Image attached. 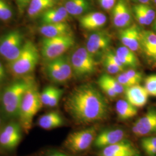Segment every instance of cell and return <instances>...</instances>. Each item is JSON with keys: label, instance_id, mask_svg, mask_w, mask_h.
<instances>
[{"label": "cell", "instance_id": "cell-22", "mask_svg": "<svg viewBox=\"0 0 156 156\" xmlns=\"http://www.w3.org/2000/svg\"><path fill=\"white\" fill-rule=\"evenodd\" d=\"M55 0H31L27 8L28 16L31 18L41 15L44 12L55 7Z\"/></svg>", "mask_w": 156, "mask_h": 156}, {"label": "cell", "instance_id": "cell-34", "mask_svg": "<svg viewBox=\"0 0 156 156\" xmlns=\"http://www.w3.org/2000/svg\"><path fill=\"white\" fill-rule=\"evenodd\" d=\"M98 83L101 90L110 98H115L118 94L114 91V90L106 83V82L100 77L98 80Z\"/></svg>", "mask_w": 156, "mask_h": 156}, {"label": "cell", "instance_id": "cell-43", "mask_svg": "<svg viewBox=\"0 0 156 156\" xmlns=\"http://www.w3.org/2000/svg\"><path fill=\"white\" fill-rule=\"evenodd\" d=\"M6 73L4 67L3 66L2 64L0 62V77L2 79H4L5 78Z\"/></svg>", "mask_w": 156, "mask_h": 156}, {"label": "cell", "instance_id": "cell-16", "mask_svg": "<svg viewBox=\"0 0 156 156\" xmlns=\"http://www.w3.org/2000/svg\"><path fill=\"white\" fill-rule=\"evenodd\" d=\"M134 124L138 128V136L156 134V109H151Z\"/></svg>", "mask_w": 156, "mask_h": 156}, {"label": "cell", "instance_id": "cell-35", "mask_svg": "<svg viewBox=\"0 0 156 156\" xmlns=\"http://www.w3.org/2000/svg\"><path fill=\"white\" fill-rule=\"evenodd\" d=\"M133 12L135 19L138 23L142 26H147L146 19L144 15V13L140 8V4L133 6Z\"/></svg>", "mask_w": 156, "mask_h": 156}, {"label": "cell", "instance_id": "cell-21", "mask_svg": "<svg viewBox=\"0 0 156 156\" xmlns=\"http://www.w3.org/2000/svg\"><path fill=\"white\" fill-rule=\"evenodd\" d=\"M37 124L41 128L50 130L62 127L64 125V122L62 115L58 112L51 111L39 117Z\"/></svg>", "mask_w": 156, "mask_h": 156}, {"label": "cell", "instance_id": "cell-4", "mask_svg": "<svg viewBox=\"0 0 156 156\" xmlns=\"http://www.w3.org/2000/svg\"><path fill=\"white\" fill-rule=\"evenodd\" d=\"M39 60V51L31 41L24 42L22 51L16 58L9 62V67L13 75L24 76L28 75L37 66Z\"/></svg>", "mask_w": 156, "mask_h": 156}, {"label": "cell", "instance_id": "cell-7", "mask_svg": "<svg viewBox=\"0 0 156 156\" xmlns=\"http://www.w3.org/2000/svg\"><path fill=\"white\" fill-rule=\"evenodd\" d=\"M73 73L79 78L88 76L96 71L97 63L94 56L86 48H79L70 57Z\"/></svg>", "mask_w": 156, "mask_h": 156}, {"label": "cell", "instance_id": "cell-38", "mask_svg": "<svg viewBox=\"0 0 156 156\" xmlns=\"http://www.w3.org/2000/svg\"><path fill=\"white\" fill-rule=\"evenodd\" d=\"M116 79L119 82V83L121 84L123 87H124L126 89L131 86L136 85L134 82L128 76H127L124 73H122L118 75Z\"/></svg>", "mask_w": 156, "mask_h": 156}, {"label": "cell", "instance_id": "cell-25", "mask_svg": "<svg viewBox=\"0 0 156 156\" xmlns=\"http://www.w3.org/2000/svg\"><path fill=\"white\" fill-rule=\"evenodd\" d=\"M117 116L121 120H126L136 116L138 113L137 108L130 104L128 101L120 100L116 104Z\"/></svg>", "mask_w": 156, "mask_h": 156}, {"label": "cell", "instance_id": "cell-1", "mask_svg": "<svg viewBox=\"0 0 156 156\" xmlns=\"http://www.w3.org/2000/svg\"><path fill=\"white\" fill-rule=\"evenodd\" d=\"M67 111L75 122L89 124L101 121L108 113L105 97L94 86L83 84L75 88L66 102Z\"/></svg>", "mask_w": 156, "mask_h": 156}, {"label": "cell", "instance_id": "cell-39", "mask_svg": "<svg viewBox=\"0 0 156 156\" xmlns=\"http://www.w3.org/2000/svg\"><path fill=\"white\" fill-rule=\"evenodd\" d=\"M100 5L104 9L109 11L112 9L116 3V0H99Z\"/></svg>", "mask_w": 156, "mask_h": 156}, {"label": "cell", "instance_id": "cell-33", "mask_svg": "<svg viewBox=\"0 0 156 156\" xmlns=\"http://www.w3.org/2000/svg\"><path fill=\"white\" fill-rule=\"evenodd\" d=\"M55 88V87L51 86H47L42 90V93H40L41 100L44 105L48 106L51 97L53 94Z\"/></svg>", "mask_w": 156, "mask_h": 156}, {"label": "cell", "instance_id": "cell-27", "mask_svg": "<svg viewBox=\"0 0 156 156\" xmlns=\"http://www.w3.org/2000/svg\"><path fill=\"white\" fill-rule=\"evenodd\" d=\"M141 145L148 156H156V136H149L143 138L141 140Z\"/></svg>", "mask_w": 156, "mask_h": 156}, {"label": "cell", "instance_id": "cell-20", "mask_svg": "<svg viewBox=\"0 0 156 156\" xmlns=\"http://www.w3.org/2000/svg\"><path fill=\"white\" fill-rule=\"evenodd\" d=\"M69 14L65 7H53L41 15V20L43 24L66 22Z\"/></svg>", "mask_w": 156, "mask_h": 156}, {"label": "cell", "instance_id": "cell-37", "mask_svg": "<svg viewBox=\"0 0 156 156\" xmlns=\"http://www.w3.org/2000/svg\"><path fill=\"white\" fill-rule=\"evenodd\" d=\"M62 93H63L62 90L56 87L54 92H53V94L51 97L48 106L53 108V107H55L57 106L62 98Z\"/></svg>", "mask_w": 156, "mask_h": 156}, {"label": "cell", "instance_id": "cell-9", "mask_svg": "<svg viewBox=\"0 0 156 156\" xmlns=\"http://www.w3.org/2000/svg\"><path fill=\"white\" fill-rule=\"evenodd\" d=\"M96 135L97 131L94 127L73 132L67 136L65 146L75 153L83 151L94 142Z\"/></svg>", "mask_w": 156, "mask_h": 156}, {"label": "cell", "instance_id": "cell-44", "mask_svg": "<svg viewBox=\"0 0 156 156\" xmlns=\"http://www.w3.org/2000/svg\"><path fill=\"white\" fill-rule=\"evenodd\" d=\"M132 131H133V133H134L135 135L138 136V128L136 127V125H135L134 123V124H133V127H132Z\"/></svg>", "mask_w": 156, "mask_h": 156}, {"label": "cell", "instance_id": "cell-47", "mask_svg": "<svg viewBox=\"0 0 156 156\" xmlns=\"http://www.w3.org/2000/svg\"><path fill=\"white\" fill-rule=\"evenodd\" d=\"M3 80H4V79H2V78H1V77H0V83H1V82H2V81H3Z\"/></svg>", "mask_w": 156, "mask_h": 156}, {"label": "cell", "instance_id": "cell-32", "mask_svg": "<svg viewBox=\"0 0 156 156\" xmlns=\"http://www.w3.org/2000/svg\"><path fill=\"white\" fill-rule=\"evenodd\" d=\"M103 65L107 72L110 74H115L124 71V69L119 67L116 64L113 62L111 60L105 56L104 57Z\"/></svg>", "mask_w": 156, "mask_h": 156}, {"label": "cell", "instance_id": "cell-26", "mask_svg": "<svg viewBox=\"0 0 156 156\" xmlns=\"http://www.w3.org/2000/svg\"><path fill=\"white\" fill-rule=\"evenodd\" d=\"M156 45V34L151 31H141L140 46L142 49Z\"/></svg>", "mask_w": 156, "mask_h": 156}, {"label": "cell", "instance_id": "cell-46", "mask_svg": "<svg viewBox=\"0 0 156 156\" xmlns=\"http://www.w3.org/2000/svg\"><path fill=\"white\" fill-rule=\"evenodd\" d=\"M154 29L155 30V31L156 32V19L155 20V23H154Z\"/></svg>", "mask_w": 156, "mask_h": 156}, {"label": "cell", "instance_id": "cell-15", "mask_svg": "<svg viewBox=\"0 0 156 156\" xmlns=\"http://www.w3.org/2000/svg\"><path fill=\"white\" fill-rule=\"evenodd\" d=\"M140 32L138 26L133 24L128 27L122 28L119 31V36L123 45L135 52L141 46Z\"/></svg>", "mask_w": 156, "mask_h": 156}, {"label": "cell", "instance_id": "cell-2", "mask_svg": "<svg viewBox=\"0 0 156 156\" xmlns=\"http://www.w3.org/2000/svg\"><path fill=\"white\" fill-rule=\"evenodd\" d=\"M34 83L31 79L23 78L9 84L4 89L1 95V105L7 117L19 116L23 98Z\"/></svg>", "mask_w": 156, "mask_h": 156}, {"label": "cell", "instance_id": "cell-31", "mask_svg": "<svg viewBox=\"0 0 156 156\" xmlns=\"http://www.w3.org/2000/svg\"><path fill=\"white\" fill-rule=\"evenodd\" d=\"M140 8L145 17L147 26L150 25L154 21L156 17V12L148 4H140Z\"/></svg>", "mask_w": 156, "mask_h": 156}, {"label": "cell", "instance_id": "cell-8", "mask_svg": "<svg viewBox=\"0 0 156 156\" xmlns=\"http://www.w3.org/2000/svg\"><path fill=\"white\" fill-rule=\"evenodd\" d=\"M24 44L20 31H10L0 38V55L9 62H13L20 55Z\"/></svg>", "mask_w": 156, "mask_h": 156}, {"label": "cell", "instance_id": "cell-42", "mask_svg": "<svg viewBox=\"0 0 156 156\" xmlns=\"http://www.w3.org/2000/svg\"><path fill=\"white\" fill-rule=\"evenodd\" d=\"M45 156H69L67 155L65 153H63L62 152H59V151H51L50 153H48Z\"/></svg>", "mask_w": 156, "mask_h": 156}, {"label": "cell", "instance_id": "cell-11", "mask_svg": "<svg viewBox=\"0 0 156 156\" xmlns=\"http://www.w3.org/2000/svg\"><path fill=\"white\" fill-rule=\"evenodd\" d=\"M111 35L106 31H97L90 35L86 48L94 56L106 52L111 44Z\"/></svg>", "mask_w": 156, "mask_h": 156}, {"label": "cell", "instance_id": "cell-19", "mask_svg": "<svg viewBox=\"0 0 156 156\" xmlns=\"http://www.w3.org/2000/svg\"><path fill=\"white\" fill-rule=\"evenodd\" d=\"M39 31L44 37L46 38L73 35L71 28L66 22L43 24L39 28Z\"/></svg>", "mask_w": 156, "mask_h": 156}, {"label": "cell", "instance_id": "cell-30", "mask_svg": "<svg viewBox=\"0 0 156 156\" xmlns=\"http://www.w3.org/2000/svg\"><path fill=\"white\" fill-rule=\"evenodd\" d=\"M145 87L149 94L156 97V75H151L145 79Z\"/></svg>", "mask_w": 156, "mask_h": 156}, {"label": "cell", "instance_id": "cell-10", "mask_svg": "<svg viewBox=\"0 0 156 156\" xmlns=\"http://www.w3.org/2000/svg\"><path fill=\"white\" fill-rule=\"evenodd\" d=\"M20 124L12 122L6 125L0 131V146L6 150L16 147L22 139Z\"/></svg>", "mask_w": 156, "mask_h": 156}, {"label": "cell", "instance_id": "cell-49", "mask_svg": "<svg viewBox=\"0 0 156 156\" xmlns=\"http://www.w3.org/2000/svg\"><path fill=\"white\" fill-rule=\"evenodd\" d=\"M1 118H0V124H1Z\"/></svg>", "mask_w": 156, "mask_h": 156}, {"label": "cell", "instance_id": "cell-45", "mask_svg": "<svg viewBox=\"0 0 156 156\" xmlns=\"http://www.w3.org/2000/svg\"><path fill=\"white\" fill-rule=\"evenodd\" d=\"M151 0H136L137 2H138L140 4H148Z\"/></svg>", "mask_w": 156, "mask_h": 156}, {"label": "cell", "instance_id": "cell-18", "mask_svg": "<svg viewBox=\"0 0 156 156\" xmlns=\"http://www.w3.org/2000/svg\"><path fill=\"white\" fill-rule=\"evenodd\" d=\"M106 15L101 12H90L80 17L79 23L82 28L87 30H98L106 24Z\"/></svg>", "mask_w": 156, "mask_h": 156}, {"label": "cell", "instance_id": "cell-48", "mask_svg": "<svg viewBox=\"0 0 156 156\" xmlns=\"http://www.w3.org/2000/svg\"><path fill=\"white\" fill-rule=\"evenodd\" d=\"M154 4L156 5V0H154Z\"/></svg>", "mask_w": 156, "mask_h": 156}, {"label": "cell", "instance_id": "cell-5", "mask_svg": "<svg viewBox=\"0 0 156 156\" xmlns=\"http://www.w3.org/2000/svg\"><path fill=\"white\" fill-rule=\"evenodd\" d=\"M45 68L48 77L56 83H66L73 75L70 57L65 55L47 61Z\"/></svg>", "mask_w": 156, "mask_h": 156}, {"label": "cell", "instance_id": "cell-14", "mask_svg": "<svg viewBox=\"0 0 156 156\" xmlns=\"http://www.w3.org/2000/svg\"><path fill=\"white\" fill-rule=\"evenodd\" d=\"M99 156H140V153L129 141L124 140L103 148Z\"/></svg>", "mask_w": 156, "mask_h": 156}, {"label": "cell", "instance_id": "cell-41", "mask_svg": "<svg viewBox=\"0 0 156 156\" xmlns=\"http://www.w3.org/2000/svg\"><path fill=\"white\" fill-rule=\"evenodd\" d=\"M17 6L19 10L21 12H23L26 8L27 7L30 3L31 0H16Z\"/></svg>", "mask_w": 156, "mask_h": 156}, {"label": "cell", "instance_id": "cell-23", "mask_svg": "<svg viewBox=\"0 0 156 156\" xmlns=\"http://www.w3.org/2000/svg\"><path fill=\"white\" fill-rule=\"evenodd\" d=\"M69 15L80 16L91 8L88 0H67L64 6Z\"/></svg>", "mask_w": 156, "mask_h": 156}, {"label": "cell", "instance_id": "cell-50", "mask_svg": "<svg viewBox=\"0 0 156 156\" xmlns=\"http://www.w3.org/2000/svg\"><path fill=\"white\" fill-rule=\"evenodd\" d=\"M55 1H59V0H55Z\"/></svg>", "mask_w": 156, "mask_h": 156}, {"label": "cell", "instance_id": "cell-28", "mask_svg": "<svg viewBox=\"0 0 156 156\" xmlns=\"http://www.w3.org/2000/svg\"><path fill=\"white\" fill-rule=\"evenodd\" d=\"M102 79H104L107 83L108 84L114 91L117 93V94H122L123 92L126 90L124 87L117 80L116 78H114L111 75L108 74H103L100 76Z\"/></svg>", "mask_w": 156, "mask_h": 156}, {"label": "cell", "instance_id": "cell-40", "mask_svg": "<svg viewBox=\"0 0 156 156\" xmlns=\"http://www.w3.org/2000/svg\"><path fill=\"white\" fill-rule=\"evenodd\" d=\"M143 49L146 56L151 58L152 60L156 61V45L146 48Z\"/></svg>", "mask_w": 156, "mask_h": 156}, {"label": "cell", "instance_id": "cell-13", "mask_svg": "<svg viewBox=\"0 0 156 156\" xmlns=\"http://www.w3.org/2000/svg\"><path fill=\"white\" fill-rule=\"evenodd\" d=\"M124 137L125 132L122 129H106L96 135L94 144L95 147L103 149L123 140H124Z\"/></svg>", "mask_w": 156, "mask_h": 156}, {"label": "cell", "instance_id": "cell-3", "mask_svg": "<svg viewBox=\"0 0 156 156\" xmlns=\"http://www.w3.org/2000/svg\"><path fill=\"white\" fill-rule=\"evenodd\" d=\"M40 93L34 83L26 92L20 106L19 118L24 131L28 133L32 127L34 117L42 106Z\"/></svg>", "mask_w": 156, "mask_h": 156}, {"label": "cell", "instance_id": "cell-29", "mask_svg": "<svg viewBox=\"0 0 156 156\" xmlns=\"http://www.w3.org/2000/svg\"><path fill=\"white\" fill-rule=\"evenodd\" d=\"M13 15L12 10L4 0H0V20L7 21L11 19Z\"/></svg>", "mask_w": 156, "mask_h": 156}, {"label": "cell", "instance_id": "cell-6", "mask_svg": "<svg viewBox=\"0 0 156 156\" xmlns=\"http://www.w3.org/2000/svg\"><path fill=\"white\" fill-rule=\"evenodd\" d=\"M41 54L46 61L62 56L75 44L73 35L55 38L44 37L41 43Z\"/></svg>", "mask_w": 156, "mask_h": 156}, {"label": "cell", "instance_id": "cell-17", "mask_svg": "<svg viewBox=\"0 0 156 156\" xmlns=\"http://www.w3.org/2000/svg\"><path fill=\"white\" fill-rule=\"evenodd\" d=\"M125 91L126 100L134 106L141 108L146 104L149 94L145 87L136 84L127 88Z\"/></svg>", "mask_w": 156, "mask_h": 156}, {"label": "cell", "instance_id": "cell-24", "mask_svg": "<svg viewBox=\"0 0 156 156\" xmlns=\"http://www.w3.org/2000/svg\"><path fill=\"white\" fill-rule=\"evenodd\" d=\"M115 53L124 67L136 68L138 66L139 61L134 51L126 46L119 47Z\"/></svg>", "mask_w": 156, "mask_h": 156}, {"label": "cell", "instance_id": "cell-12", "mask_svg": "<svg viewBox=\"0 0 156 156\" xmlns=\"http://www.w3.org/2000/svg\"><path fill=\"white\" fill-rule=\"evenodd\" d=\"M112 19L117 28L128 27L132 23V15L126 0H118L112 9Z\"/></svg>", "mask_w": 156, "mask_h": 156}, {"label": "cell", "instance_id": "cell-36", "mask_svg": "<svg viewBox=\"0 0 156 156\" xmlns=\"http://www.w3.org/2000/svg\"><path fill=\"white\" fill-rule=\"evenodd\" d=\"M124 73L130 78L135 84H139L142 80V74L133 69H129Z\"/></svg>", "mask_w": 156, "mask_h": 156}]
</instances>
